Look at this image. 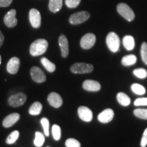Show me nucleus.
Instances as JSON below:
<instances>
[{
    "instance_id": "0eeeda50",
    "label": "nucleus",
    "mask_w": 147,
    "mask_h": 147,
    "mask_svg": "<svg viewBox=\"0 0 147 147\" xmlns=\"http://www.w3.org/2000/svg\"><path fill=\"white\" fill-rule=\"evenodd\" d=\"M96 42V37L93 34L89 33L85 34L80 40V47L83 49L87 50V49H91L95 45Z\"/></svg>"
},
{
    "instance_id": "c9c22d12",
    "label": "nucleus",
    "mask_w": 147,
    "mask_h": 147,
    "mask_svg": "<svg viewBox=\"0 0 147 147\" xmlns=\"http://www.w3.org/2000/svg\"><path fill=\"white\" fill-rule=\"evenodd\" d=\"M13 0H0V8L8 7L12 3Z\"/></svg>"
},
{
    "instance_id": "ddd939ff",
    "label": "nucleus",
    "mask_w": 147,
    "mask_h": 147,
    "mask_svg": "<svg viewBox=\"0 0 147 147\" xmlns=\"http://www.w3.org/2000/svg\"><path fill=\"white\" fill-rule=\"evenodd\" d=\"M59 45L61 48L62 57L66 58L69 55V44L65 35L61 34L59 38Z\"/></svg>"
},
{
    "instance_id": "a878e982",
    "label": "nucleus",
    "mask_w": 147,
    "mask_h": 147,
    "mask_svg": "<svg viewBox=\"0 0 147 147\" xmlns=\"http://www.w3.org/2000/svg\"><path fill=\"white\" fill-rule=\"evenodd\" d=\"M18 137H19V131H17V130H15V131H13L8 136L5 142L8 144H14L17 140Z\"/></svg>"
},
{
    "instance_id": "393cba45",
    "label": "nucleus",
    "mask_w": 147,
    "mask_h": 147,
    "mask_svg": "<svg viewBox=\"0 0 147 147\" xmlns=\"http://www.w3.org/2000/svg\"><path fill=\"white\" fill-rule=\"evenodd\" d=\"M131 91L134 92V93L137 95H144L146 93V89L141 84H139L138 83H134L131 85Z\"/></svg>"
},
{
    "instance_id": "39448f33",
    "label": "nucleus",
    "mask_w": 147,
    "mask_h": 147,
    "mask_svg": "<svg viewBox=\"0 0 147 147\" xmlns=\"http://www.w3.org/2000/svg\"><path fill=\"white\" fill-rule=\"evenodd\" d=\"M93 65L85 63H76L71 66L70 70L74 74H88L93 70Z\"/></svg>"
},
{
    "instance_id": "58836bf2",
    "label": "nucleus",
    "mask_w": 147,
    "mask_h": 147,
    "mask_svg": "<svg viewBox=\"0 0 147 147\" xmlns=\"http://www.w3.org/2000/svg\"><path fill=\"white\" fill-rule=\"evenodd\" d=\"M47 147H49V146H47Z\"/></svg>"
},
{
    "instance_id": "f3484780",
    "label": "nucleus",
    "mask_w": 147,
    "mask_h": 147,
    "mask_svg": "<svg viewBox=\"0 0 147 147\" xmlns=\"http://www.w3.org/2000/svg\"><path fill=\"white\" fill-rule=\"evenodd\" d=\"M20 119V115L18 113H12L7 116L3 119L2 125L5 128H8L14 125L17 121Z\"/></svg>"
},
{
    "instance_id": "5701e85b",
    "label": "nucleus",
    "mask_w": 147,
    "mask_h": 147,
    "mask_svg": "<svg viewBox=\"0 0 147 147\" xmlns=\"http://www.w3.org/2000/svg\"><path fill=\"white\" fill-rule=\"evenodd\" d=\"M41 63L45 67V69L47 71H49V72H53L56 69V65H55V64L52 63L47 58L42 57L41 59Z\"/></svg>"
},
{
    "instance_id": "f704fd0d",
    "label": "nucleus",
    "mask_w": 147,
    "mask_h": 147,
    "mask_svg": "<svg viewBox=\"0 0 147 147\" xmlns=\"http://www.w3.org/2000/svg\"><path fill=\"white\" fill-rule=\"evenodd\" d=\"M147 145V128L144 130L143 133L142 139H141L140 146L141 147H146Z\"/></svg>"
},
{
    "instance_id": "9b49d317",
    "label": "nucleus",
    "mask_w": 147,
    "mask_h": 147,
    "mask_svg": "<svg viewBox=\"0 0 147 147\" xmlns=\"http://www.w3.org/2000/svg\"><path fill=\"white\" fill-rule=\"evenodd\" d=\"M79 118L85 122H90L93 119V113L86 106H80L78 109Z\"/></svg>"
},
{
    "instance_id": "4be33fe9",
    "label": "nucleus",
    "mask_w": 147,
    "mask_h": 147,
    "mask_svg": "<svg viewBox=\"0 0 147 147\" xmlns=\"http://www.w3.org/2000/svg\"><path fill=\"white\" fill-rule=\"evenodd\" d=\"M42 110V105L39 102H36L30 106L29 109V113L31 115H38L41 113Z\"/></svg>"
},
{
    "instance_id": "bb28decb",
    "label": "nucleus",
    "mask_w": 147,
    "mask_h": 147,
    "mask_svg": "<svg viewBox=\"0 0 147 147\" xmlns=\"http://www.w3.org/2000/svg\"><path fill=\"white\" fill-rule=\"evenodd\" d=\"M53 136L55 140H59L61 136V129L58 125H53L52 127Z\"/></svg>"
},
{
    "instance_id": "9d476101",
    "label": "nucleus",
    "mask_w": 147,
    "mask_h": 147,
    "mask_svg": "<svg viewBox=\"0 0 147 147\" xmlns=\"http://www.w3.org/2000/svg\"><path fill=\"white\" fill-rule=\"evenodd\" d=\"M16 11L14 9H12L7 12L4 16L3 21L5 25L9 28H13L17 25V19L16 18Z\"/></svg>"
},
{
    "instance_id": "aec40b11",
    "label": "nucleus",
    "mask_w": 147,
    "mask_h": 147,
    "mask_svg": "<svg viewBox=\"0 0 147 147\" xmlns=\"http://www.w3.org/2000/svg\"><path fill=\"white\" fill-rule=\"evenodd\" d=\"M137 57L134 55H128L124 56L121 60V63L124 66L133 65L136 63Z\"/></svg>"
},
{
    "instance_id": "b1692460",
    "label": "nucleus",
    "mask_w": 147,
    "mask_h": 147,
    "mask_svg": "<svg viewBox=\"0 0 147 147\" xmlns=\"http://www.w3.org/2000/svg\"><path fill=\"white\" fill-rule=\"evenodd\" d=\"M35 135H36V137H35L34 141L35 146L37 147H41L43 146L45 141V138L43 134H42L40 131H36Z\"/></svg>"
},
{
    "instance_id": "72a5a7b5",
    "label": "nucleus",
    "mask_w": 147,
    "mask_h": 147,
    "mask_svg": "<svg viewBox=\"0 0 147 147\" xmlns=\"http://www.w3.org/2000/svg\"><path fill=\"white\" fill-rule=\"evenodd\" d=\"M134 105L137 106H147V97H142V98L136 99L134 102Z\"/></svg>"
},
{
    "instance_id": "f8f14e48",
    "label": "nucleus",
    "mask_w": 147,
    "mask_h": 147,
    "mask_svg": "<svg viewBox=\"0 0 147 147\" xmlns=\"http://www.w3.org/2000/svg\"><path fill=\"white\" fill-rule=\"evenodd\" d=\"M114 116H115V113L113 110L110 108H108V109L103 110L102 113L99 114L97 119L102 123H108L113 120Z\"/></svg>"
},
{
    "instance_id": "473e14b6",
    "label": "nucleus",
    "mask_w": 147,
    "mask_h": 147,
    "mask_svg": "<svg viewBox=\"0 0 147 147\" xmlns=\"http://www.w3.org/2000/svg\"><path fill=\"white\" fill-rule=\"evenodd\" d=\"M81 0H65V4L69 8H75L78 6Z\"/></svg>"
},
{
    "instance_id": "412c9836",
    "label": "nucleus",
    "mask_w": 147,
    "mask_h": 147,
    "mask_svg": "<svg viewBox=\"0 0 147 147\" xmlns=\"http://www.w3.org/2000/svg\"><path fill=\"white\" fill-rule=\"evenodd\" d=\"M117 99L119 104L123 106H128L131 103V100L128 95H126L125 93H122V92L117 94Z\"/></svg>"
},
{
    "instance_id": "c85d7f7f",
    "label": "nucleus",
    "mask_w": 147,
    "mask_h": 147,
    "mask_svg": "<svg viewBox=\"0 0 147 147\" xmlns=\"http://www.w3.org/2000/svg\"><path fill=\"white\" fill-rule=\"evenodd\" d=\"M134 74L139 78L144 79L147 77V71L144 68H138L134 69Z\"/></svg>"
},
{
    "instance_id": "dca6fc26",
    "label": "nucleus",
    "mask_w": 147,
    "mask_h": 147,
    "mask_svg": "<svg viewBox=\"0 0 147 147\" xmlns=\"http://www.w3.org/2000/svg\"><path fill=\"white\" fill-rule=\"evenodd\" d=\"M82 87L84 90L88 91L96 92L99 91L101 89V84L99 82L93 80H87L84 81Z\"/></svg>"
},
{
    "instance_id": "f03ea898",
    "label": "nucleus",
    "mask_w": 147,
    "mask_h": 147,
    "mask_svg": "<svg viewBox=\"0 0 147 147\" xmlns=\"http://www.w3.org/2000/svg\"><path fill=\"white\" fill-rule=\"evenodd\" d=\"M106 45L109 50L113 53H117L120 48V38L116 33L110 32L106 37Z\"/></svg>"
},
{
    "instance_id": "c756f323",
    "label": "nucleus",
    "mask_w": 147,
    "mask_h": 147,
    "mask_svg": "<svg viewBox=\"0 0 147 147\" xmlns=\"http://www.w3.org/2000/svg\"><path fill=\"white\" fill-rule=\"evenodd\" d=\"M41 124L44 129V132H45V135L46 136H49V126H50V123H49V121L47 118H42L41 119Z\"/></svg>"
},
{
    "instance_id": "4468645a",
    "label": "nucleus",
    "mask_w": 147,
    "mask_h": 147,
    "mask_svg": "<svg viewBox=\"0 0 147 147\" xmlns=\"http://www.w3.org/2000/svg\"><path fill=\"white\" fill-rule=\"evenodd\" d=\"M48 102L49 104L53 107L58 108L61 106L63 104V100L59 94L55 93V92H51L48 96Z\"/></svg>"
},
{
    "instance_id": "f257e3e1",
    "label": "nucleus",
    "mask_w": 147,
    "mask_h": 147,
    "mask_svg": "<svg viewBox=\"0 0 147 147\" xmlns=\"http://www.w3.org/2000/svg\"><path fill=\"white\" fill-rule=\"evenodd\" d=\"M49 43L45 39H38L32 42L29 48V53L34 57L40 56L47 52Z\"/></svg>"
},
{
    "instance_id": "6e6552de",
    "label": "nucleus",
    "mask_w": 147,
    "mask_h": 147,
    "mask_svg": "<svg viewBox=\"0 0 147 147\" xmlns=\"http://www.w3.org/2000/svg\"><path fill=\"white\" fill-rule=\"evenodd\" d=\"M30 74L32 80L38 83H42L47 80V76L45 72L40 67H36V66L32 67L30 70Z\"/></svg>"
},
{
    "instance_id": "e433bc0d",
    "label": "nucleus",
    "mask_w": 147,
    "mask_h": 147,
    "mask_svg": "<svg viewBox=\"0 0 147 147\" xmlns=\"http://www.w3.org/2000/svg\"><path fill=\"white\" fill-rule=\"evenodd\" d=\"M4 36H3V34L1 33V31H0V47L3 45V42H4Z\"/></svg>"
},
{
    "instance_id": "a211bd4d",
    "label": "nucleus",
    "mask_w": 147,
    "mask_h": 147,
    "mask_svg": "<svg viewBox=\"0 0 147 147\" xmlns=\"http://www.w3.org/2000/svg\"><path fill=\"white\" fill-rule=\"evenodd\" d=\"M62 5L63 0H50L49 4V10L53 13H56L61 9Z\"/></svg>"
},
{
    "instance_id": "2eb2a0df",
    "label": "nucleus",
    "mask_w": 147,
    "mask_h": 147,
    "mask_svg": "<svg viewBox=\"0 0 147 147\" xmlns=\"http://www.w3.org/2000/svg\"><path fill=\"white\" fill-rule=\"evenodd\" d=\"M20 64V59L18 57H14L11 58L8 61V63H7V71L11 74H15L18 72V69H19Z\"/></svg>"
},
{
    "instance_id": "cd10ccee",
    "label": "nucleus",
    "mask_w": 147,
    "mask_h": 147,
    "mask_svg": "<svg viewBox=\"0 0 147 147\" xmlns=\"http://www.w3.org/2000/svg\"><path fill=\"white\" fill-rule=\"evenodd\" d=\"M134 114L138 118L147 120V109H136L134 110Z\"/></svg>"
},
{
    "instance_id": "7c9ffc66",
    "label": "nucleus",
    "mask_w": 147,
    "mask_h": 147,
    "mask_svg": "<svg viewBox=\"0 0 147 147\" xmlns=\"http://www.w3.org/2000/svg\"><path fill=\"white\" fill-rule=\"evenodd\" d=\"M141 57L144 63L147 65V43L143 42L141 47Z\"/></svg>"
},
{
    "instance_id": "6ab92c4d",
    "label": "nucleus",
    "mask_w": 147,
    "mask_h": 147,
    "mask_svg": "<svg viewBox=\"0 0 147 147\" xmlns=\"http://www.w3.org/2000/svg\"><path fill=\"white\" fill-rule=\"evenodd\" d=\"M123 45L127 51H132L135 47V40L133 36H125L123 39Z\"/></svg>"
},
{
    "instance_id": "2f4dec72",
    "label": "nucleus",
    "mask_w": 147,
    "mask_h": 147,
    "mask_svg": "<svg viewBox=\"0 0 147 147\" xmlns=\"http://www.w3.org/2000/svg\"><path fill=\"white\" fill-rule=\"evenodd\" d=\"M65 144L66 147H80V143L74 138H68Z\"/></svg>"
},
{
    "instance_id": "423d86ee",
    "label": "nucleus",
    "mask_w": 147,
    "mask_h": 147,
    "mask_svg": "<svg viewBox=\"0 0 147 147\" xmlns=\"http://www.w3.org/2000/svg\"><path fill=\"white\" fill-rule=\"evenodd\" d=\"M27 100V95L23 93H18L8 98V104L12 107L16 108L23 105Z\"/></svg>"
},
{
    "instance_id": "4c0bfd02",
    "label": "nucleus",
    "mask_w": 147,
    "mask_h": 147,
    "mask_svg": "<svg viewBox=\"0 0 147 147\" xmlns=\"http://www.w3.org/2000/svg\"><path fill=\"white\" fill-rule=\"evenodd\" d=\"M1 55H0V65H1Z\"/></svg>"
},
{
    "instance_id": "7ed1b4c3",
    "label": "nucleus",
    "mask_w": 147,
    "mask_h": 147,
    "mask_svg": "<svg viewBox=\"0 0 147 147\" xmlns=\"http://www.w3.org/2000/svg\"><path fill=\"white\" fill-rule=\"evenodd\" d=\"M117 10L119 14L129 22L132 21L135 18V14L134 11L126 3H119L117 6Z\"/></svg>"
},
{
    "instance_id": "1a4fd4ad",
    "label": "nucleus",
    "mask_w": 147,
    "mask_h": 147,
    "mask_svg": "<svg viewBox=\"0 0 147 147\" xmlns=\"http://www.w3.org/2000/svg\"><path fill=\"white\" fill-rule=\"evenodd\" d=\"M29 19L34 28H39L41 25V14L36 9L32 8L29 11Z\"/></svg>"
},
{
    "instance_id": "20e7f679",
    "label": "nucleus",
    "mask_w": 147,
    "mask_h": 147,
    "mask_svg": "<svg viewBox=\"0 0 147 147\" xmlns=\"http://www.w3.org/2000/svg\"><path fill=\"white\" fill-rule=\"evenodd\" d=\"M89 17L90 14L87 11H80V12L71 14L69 16V22L71 25H79V24L83 23L84 22L87 21Z\"/></svg>"
}]
</instances>
